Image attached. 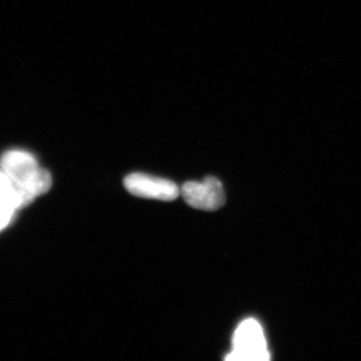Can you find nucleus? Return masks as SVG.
Here are the masks:
<instances>
[{
    "mask_svg": "<svg viewBox=\"0 0 361 361\" xmlns=\"http://www.w3.org/2000/svg\"><path fill=\"white\" fill-rule=\"evenodd\" d=\"M1 167L13 184L33 200L51 189V174L39 167L32 154L23 151L7 152L2 157Z\"/></svg>",
    "mask_w": 361,
    "mask_h": 361,
    "instance_id": "f257e3e1",
    "label": "nucleus"
},
{
    "mask_svg": "<svg viewBox=\"0 0 361 361\" xmlns=\"http://www.w3.org/2000/svg\"><path fill=\"white\" fill-rule=\"evenodd\" d=\"M225 360L232 361L270 360L264 332L257 320L249 318L240 323L233 336L232 353Z\"/></svg>",
    "mask_w": 361,
    "mask_h": 361,
    "instance_id": "f03ea898",
    "label": "nucleus"
},
{
    "mask_svg": "<svg viewBox=\"0 0 361 361\" xmlns=\"http://www.w3.org/2000/svg\"><path fill=\"white\" fill-rule=\"evenodd\" d=\"M188 205L203 211H216L225 204L222 183L215 177H206L201 182L185 183L180 190Z\"/></svg>",
    "mask_w": 361,
    "mask_h": 361,
    "instance_id": "7ed1b4c3",
    "label": "nucleus"
},
{
    "mask_svg": "<svg viewBox=\"0 0 361 361\" xmlns=\"http://www.w3.org/2000/svg\"><path fill=\"white\" fill-rule=\"evenodd\" d=\"M123 186L130 194L146 199L173 201L179 196V187L172 180L144 173H133L125 178Z\"/></svg>",
    "mask_w": 361,
    "mask_h": 361,
    "instance_id": "20e7f679",
    "label": "nucleus"
},
{
    "mask_svg": "<svg viewBox=\"0 0 361 361\" xmlns=\"http://www.w3.org/2000/svg\"><path fill=\"white\" fill-rule=\"evenodd\" d=\"M32 201L23 190L13 184L6 173L0 172V208L20 209Z\"/></svg>",
    "mask_w": 361,
    "mask_h": 361,
    "instance_id": "39448f33",
    "label": "nucleus"
},
{
    "mask_svg": "<svg viewBox=\"0 0 361 361\" xmlns=\"http://www.w3.org/2000/svg\"><path fill=\"white\" fill-rule=\"evenodd\" d=\"M16 211V209L9 208V207L0 208V231L11 222Z\"/></svg>",
    "mask_w": 361,
    "mask_h": 361,
    "instance_id": "423d86ee",
    "label": "nucleus"
}]
</instances>
